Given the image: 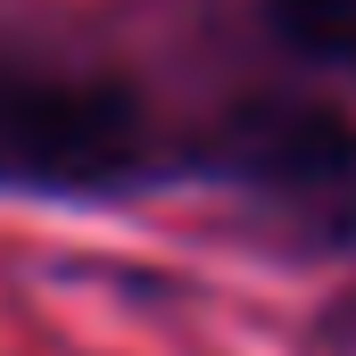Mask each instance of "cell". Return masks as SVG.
<instances>
[{"mask_svg":"<svg viewBox=\"0 0 356 356\" xmlns=\"http://www.w3.org/2000/svg\"><path fill=\"white\" fill-rule=\"evenodd\" d=\"M216 175L307 241H356V124L323 108H241L216 124Z\"/></svg>","mask_w":356,"mask_h":356,"instance_id":"cell-2","label":"cell"},{"mask_svg":"<svg viewBox=\"0 0 356 356\" xmlns=\"http://www.w3.org/2000/svg\"><path fill=\"white\" fill-rule=\"evenodd\" d=\"M133 166H141V116L124 91L0 67V182H17V191H108Z\"/></svg>","mask_w":356,"mask_h":356,"instance_id":"cell-1","label":"cell"},{"mask_svg":"<svg viewBox=\"0 0 356 356\" xmlns=\"http://www.w3.org/2000/svg\"><path fill=\"white\" fill-rule=\"evenodd\" d=\"M266 17L298 58L356 67V0H266Z\"/></svg>","mask_w":356,"mask_h":356,"instance_id":"cell-3","label":"cell"}]
</instances>
